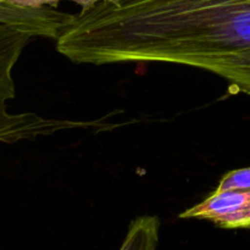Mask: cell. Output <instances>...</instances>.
<instances>
[{"mask_svg": "<svg viewBox=\"0 0 250 250\" xmlns=\"http://www.w3.org/2000/svg\"><path fill=\"white\" fill-rule=\"evenodd\" d=\"M161 222L156 215H142L132 220L119 250H158Z\"/></svg>", "mask_w": 250, "mask_h": 250, "instance_id": "277c9868", "label": "cell"}, {"mask_svg": "<svg viewBox=\"0 0 250 250\" xmlns=\"http://www.w3.org/2000/svg\"><path fill=\"white\" fill-rule=\"evenodd\" d=\"M23 0H0V7H15L22 9L21 5Z\"/></svg>", "mask_w": 250, "mask_h": 250, "instance_id": "8992f818", "label": "cell"}, {"mask_svg": "<svg viewBox=\"0 0 250 250\" xmlns=\"http://www.w3.org/2000/svg\"><path fill=\"white\" fill-rule=\"evenodd\" d=\"M180 219L205 220L221 229H250V189L214 190L202 203L181 212Z\"/></svg>", "mask_w": 250, "mask_h": 250, "instance_id": "3957f363", "label": "cell"}, {"mask_svg": "<svg viewBox=\"0 0 250 250\" xmlns=\"http://www.w3.org/2000/svg\"><path fill=\"white\" fill-rule=\"evenodd\" d=\"M232 189H250V167L238 168L227 172L220 180L215 192Z\"/></svg>", "mask_w": 250, "mask_h": 250, "instance_id": "5b68a950", "label": "cell"}, {"mask_svg": "<svg viewBox=\"0 0 250 250\" xmlns=\"http://www.w3.org/2000/svg\"><path fill=\"white\" fill-rule=\"evenodd\" d=\"M72 62H165L224 78L250 95V0H122L72 15L56 39Z\"/></svg>", "mask_w": 250, "mask_h": 250, "instance_id": "6da1fadb", "label": "cell"}, {"mask_svg": "<svg viewBox=\"0 0 250 250\" xmlns=\"http://www.w3.org/2000/svg\"><path fill=\"white\" fill-rule=\"evenodd\" d=\"M37 38L33 33L0 23V144L33 142L41 137L72 129L109 131L117 125L107 122L106 117L97 120H66L44 117L36 112L9 110V103L16 97L14 70L26 46Z\"/></svg>", "mask_w": 250, "mask_h": 250, "instance_id": "7a4b0ae2", "label": "cell"}]
</instances>
